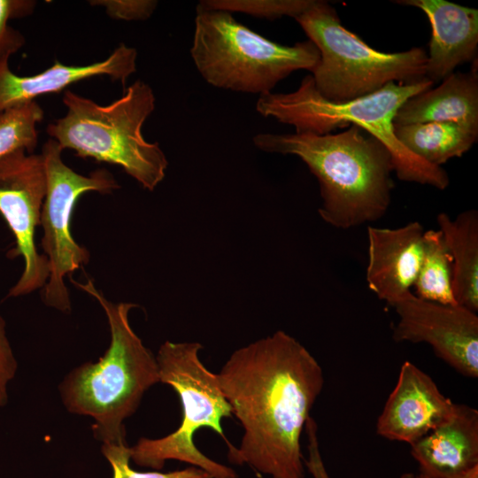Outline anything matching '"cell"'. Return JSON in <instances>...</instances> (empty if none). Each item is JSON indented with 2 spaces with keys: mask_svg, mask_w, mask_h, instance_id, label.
Instances as JSON below:
<instances>
[{
  "mask_svg": "<svg viewBox=\"0 0 478 478\" xmlns=\"http://www.w3.org/2000/svg\"><path fill=\"white\" fill-rule=\"evenodd\" d=\"M451 260L452 292L457 305L478 311V212L466 210L454 219L436 217Z\"/></svg>",
  "mask_w": 478,
  "mask_h": 478,
  "instance_id": "18",
  "label": "cell"
},
{
  "mask_svg": "<svg viewBox=\"0 0 478 478\" xmlns=\"http://www.w3.org/2000/svg\"><path fill=\"white\" fill-rule=\"evenodd\" d=\"M427 122H453L478 131V76L452 73L435 89L407 99L394 118V126Z\"/></svg>",
  "mask_w": 478,
  "mask_h": 478,
  "instance_id": "17",
  "label": "cell"
},
{
  "mask_svg": "<svg viewBox=\"0 0 478 478\" xmlns=\"http://www.w3.org/2000/svg\"><path fill=\"white\" fill-rule=\"evenodd\" d=\"M434 83L428 78L412 83L389 82L365 96L335 103L323 98L316 90L312 75H307L294 92L260 95L256 111L264 117L293 126L296 133L321 135L351 124L358 126L387 148L399 180L444 189L449 185L447 173L413 155L395 135L394 118L398 109L410 97L431 89Z\"/></svg>",
  "mask_w": 478,
  "mask_h": 478,
  "instance_id": "4",
  "label": "cell"
},
{
  "mask_svg": "<svg viewBox=\"0 0 478 478\" xmlns=\"http://www.w3.org/2000/svg\"><path fill=\"white\" fill-rule=\"evenodd\" d=\"M43 111L36 101L10 108L0 114V159L23 150L32 154L37 145L36 125Z\"/></svg>",
  "mask_w": 478,
  "mask_h": 478,
  "instance_id": "21",
  "label": "cell"
},
{
  "mask_svg": "<svg viewBox=\"0 0 478 478\" xmlns=\"http://www.w3.org/2000/svg\"><path fill=\"white\" fill-rule=\"evenodd\" d=\"M392 307L398 316L395 342L426 343L460 374L478 376V316L459 305H443L412 294Z\"/></svg>",
  "mask_w": 478,
  "mask_h": 478,
  "instance_id": "11",
  "label": "cell"
},
{
  "mask_svg": "<svg viewBox=\"0 0 478 478\" xmlns=\"http://www.w3.org/2000/svg\"><path fill=\"white\" fill-rule=\"evenodd\" d=\"M71 281L94 297L103 307L111 343L96 363L70 373L60 390L67 410L94 419L93 433L103 444L126 443L124 420L137 409L143 394L159 382L156 356L132 329L128 313L137 305L109 301L94 283Z\"/></svg>",
  "mask_w": 478,
  "mask_h": 478,
  "instance_id": "3",
  "label": "cell"
},
{
  "mask_svg": "<svg viewBox=\"0 0 478 478\" xmlns=\"http://www.w3.org/2000/svg\"><path fill=\"white\" fill-rule=\"evenodd\" d=\"M45 193L46 175L41 154L20 150L0 159V214L15 238V247L7 256H21L24 260V270L8 297L27 295L43 288L48 281V258L39 254L35 243Z\"/></svg>",
  "mask_w": 478,
  "mask_h": 478,
  "instance_id": "10",
  "label": "cell"
},
{
  "mask_svg": "<svg viewBox=\"0 0 478 478\" xmlns=\"http://www.w3.org/2000/svg\"><path fill=\"white\" fill-rule=\"evenodd\" d=\"M423 234L418 221L397 228L367 227L366 281L390 306L411 292L423 256Z\"/></svg>",
  "mask_w": 478,
  "mask_h": 478,
  "instance_id": "13",
  "label": "cell"
},
{
  "mask_svg": "<svg viewBox=\"0 0 478 478\" xmlns=\"http://www.w3.org/2000/svg\"><path fill=\"white\" fill-rule=\"evenodd\" d=\"M243 435L228 459L271 478H305L301 435L324 386L321 366L282 330L235 350L217 374Z\"/></svg>",
  "mask_w": 478,
  "mask_h": 478,
  "instance_id": "1",
  "label": "cell"
},
{
  "mask_svg": "<svg viewBox=\"0 0 478 478\" xmlns=\"http://www.w3.org/2000/svg\"><path fill=\"white\" fill-rule=\"evenodd\" d=\"M427 15L431 26L426 78L443 80L459 65L474 58L478 45V11L445 0H400Z\"/></svg>",
  "mask_w": 478,
  "mask_h": 478,
  "instance_id": "15",
  "label": "cell"
},
{
  "mask_svg": "<svg viewBox=\"0 0 478 478\" xmlns=\"http://www.w3.org/2000/svg\"><path fill=\"white\" fill-rule=\"evenodd\" d=\"M35 6L33 0H0V62L9 60L26 42L24 35L9 22L31 15Z\"/></svg>",
  "mask_w": 478,
  "mask_h": 478,
  "instance_id": "24",
  "label": "cell"
},
{
  "mask_svg": "<svg viewBox=\"0 0 478 478\" xmlns=\"http://www.w3.org/2000/svg\"><path fill=\"white\" fill-rule=\"evenodd\" d=\"M455 406L428 374L405 361L377 419L376 433L411 445L448 420Z\"/></svg>",
  "mask_w": 478,
  "mask_h": 478,
  "instance_id": "12",
  "label": "cell"
},
{
  "mask_svg": "<svg viewBox=\"0 0 478 478\" xmlns=\"http://www.w3.org/2000/svg\"><path fill=\"white\" fill-rule=\"evenodd\" d=\"M419 471L436 478H457L478 466V411L456 404L451 417L413 443Z\"/></svg>",
  "mask_w": 478,
  "mask_h": 478,
  "instance_id": "16",
  "label": "cell"
},
{
  "mask_svg": "<svg viewBox=\"0 0 478 478\" xmlns=\"http://www.w3.org/2000/svg\"><path fill=\"white\" fill-rule=\"evenodd\" d=\"M197 342H165L156 356L159 382L170 385L178 394L182 420L168 436L150 439L142 437L130 450V459L138 466L155 470L175 459L199 467L212 478H238L231 467L216 462L201 452L193 442L200 428H210L224 439L221 420L232 415L231 407L220 387L217 374L201 362Z\"/></svg>",
  "mask_w": 478,
  "mask_h": 478,
  "instance_id": "8",
  "label": "cell"
},
{
  "mask_svg": "<svg viewBox=\"0 0 478 478\" xmlns=\"http://www.w3.org/2000/svg\"><path fill=\"white\" fill-rule=\"evenodd\" d=\"M89 4L104 6L111 18L122 20L147 19L158 5L153 0H96Z\"/></svg>",
  "mask_w": 478,
  "mask_h": 478,
  "instance_id": "25",
  "label": "cell"
},
{
  "mask_svg": "<svg viewBox=\"0 0 478 478\" xmlns=\"http://www.w3.org/2000/svg\"><path fill=\"white\" fill-rule=\"evenodd\" d=\"M155 102L152 89L140 80L107 105L66 90V113L49 124L47 133L63 150L70 149L79 157L118 165L152 191L165 178L168 166L158 143L147 142L142 134Z\"/></svg>",
  "mask_w": 478,
  "mask_h": 478,
  "instance_id": "5",
  "label": "cell"
},
{
  "mask_svg": "<svg viewBox=\"0 0 478 478\" xmlns=\"http://www.w3.org/2000/svg\"><path fill=\"white\" fill-rule=\"evenodd\" d=\"M400 478H436V477L429 476L419 471L417 473H411V472L404 473L401 474ZM457 478H478V466L474 467V469L465 474L464 475H461Z\"/></svg>",
  "mask_w": 478,
  "mask_h": 478,
  "instance_id": "28",
  "label": "cell"
},
{
  "mask_svg": "<svg viewBox=\"0 0 478 478\" xmlns=\"http://www.w3.org/2000/svg\"><path fill=\"white\" fill-rule=\"evenodd\" d=\"M136 50L122 43L103 61L87 66H66L56 61L48 69L31 76L14 73L9 67V60H4L0 62V114L94 76L107 75L125 85L136 70Z\"/></svg>",
  "mask_w": 478,
  "mask_h": 478,
  "instance_id": "14",
  "label": "cell"
},
{
  "mask_svg": "<svg viewBox=\"0 0 478 478\" xmlns=\"http://www.w3.org/2000/svg\"><path fill=\"white\" fill-rule=\"evenodd\" d=\"M102 452L112 466V478H212L204 470L193 466L167 473L135 471L129 465L130 450L127 443L103 444Z\"/></svg>",
  "mask_w": 478,
  "mask_h": 478,
  "instance_id": "23",
  "label": "cell"
},
{
  "mask_svg": "<svg viewBox=\"0 0 478 478\" xmlns=\"http://www.w3.org/2000/svg\"><path fill=\"white\" fill-rule=\"evenodd\" d=\"M305 430L308 440V457L304 460L305 467L312 478H330L320 451L318 427L311 416L306 420Z\"/></svg>",
  "mask_w": 478,
  "mask_h": 478,
  "instance_id": "27",
  "label": "cell"
},
{
  "mask_svg": "<svg viewBox=\"0 0 478 478\" xmlns=\"http://www.w3.org/2000/svg\"><path fill=\"white\" fill-rule=\"evenodd\" d=\"M295 19L320 52L312 78L318 93L330 102L365 96L389 82L412 83L426 78L428 55L423 49L378 51L346 29L325 1L313 0Z\"/></svg>",
  "mask_w": 478,
  "mask_h": 478,
  "instance_id": "7",
  "label": "cell"
},
{
  "mask_svg": "<svg viewBox=\"0 0 478 478\" xmlns=\"http://www.w3.org/2000/svg\"><path fill=\"white\" fill-rule=\"evenodd\" d=\"M254 145L268 153L295 155L320 184L318 212L328 225L349 229L382 218L391 202L392 158L375 137L358 126L328 135L261 133Z\"/></svg>",
  "mask_w": 478,
  "mask_h": 478,
  "instance_id": "2",
  "label": "cell"
},
{
  "mask_svg": "<svg viewBox=\"0 0 478 478\" xmlns=\"http://www.w3.org/2000/svg\"><path fill=\"white\" fill-rule=\"evenodd\" d=\"M62 151L51 138L42 146L46 193L40 225L43 228L42 247L50 269L42 300L46 305L67 312L71 303L64 279L89 260V251L78 244L71 234V218L76 202L85 192L106 194L120 185L105 169L96 170L88 176L74 172L64 163Z\"/></svg>",
  "mask_w": 478,
  "mask_h": 478,
  "instance_id": "9",
  "label": "cell"
},
{
  "mask_svg": "<svg viewBox=\"0 0 478 478\" xmlns=\"http://www.w3.org/2000/svg\"><path fill=\"white\" fill-rule=\"evenodd\" d=\"M190 55L210 85L266 94L297 70L312 71L320 52L311 41L292 46L272 42L237 22L231 13L197 4Z\"/></svg>",
  "mask_w": 478,
  "mask_h": 478,
  "instance_id": "6",
  "label": "cell"
},
{
  "mask_svg": "<svg viewBox=\"0 0 478 478\" xmlns=\"http://www.w3.org/2000/svg\"><path fill=\"white\" fill-rule=\"evenodd\" d=\"M313 0H204L202 6L232 12H243L259 19H276L283 16L296 19Z\"/></svg>",
  "mask_w": 478,
  "mask_h": 478,
  "instance_id": "22",
  "label": "cell"
},
{
  "mask_svg": "<svg viewBox=\"0 0 478 478\" xmlns=\"http://www.w3.org/2000/svg\"><path fill=\"white\" fill-rule=\"evenodd\" d=\"M451 279V260L441 231H424L423 256L413 284L415 296L443 305H457Z\"/></svg>",
  "mask_w": 478,
  "mask_h": 478,
  "instance_id": "20",
  "label": "cell"
},
{
  "mask_svg": "<svg viewBox=\"0 0 478 478\" xmlns=\"http://www.w3.org/2000/svg\"><path fill=\"white\" fill-rule=\"evenodd\" d=\"M395 135L413 155L440 167L467 152L476 142L478 131L453 122H427L395 126Z\"/></svg>",
  "mask_w": 478,
  "mask_h": 478,
  "instance_id": "19",
  "label": "cell"
},
{
  "mask_svg": "<svg viewBox=\"0 0 478 478\" xmlns=\"http://www.w3.org/2000/svg\"><path fill=\"white\" fill-rule=\"evenodd\" d=\"M17 362L5 334V323L0 316V406L7 401V384L13 378Z\"/></svg>",
  "mask_w": 478,
  "mask_h": 478,
  "instance_id": "26",
  "label": "cell"
}]
</instances>
